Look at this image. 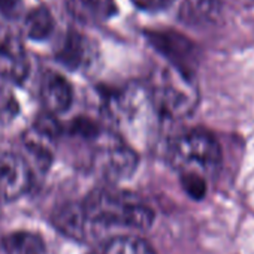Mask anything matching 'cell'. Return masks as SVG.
I'll list each match as a JSON object with an SVG mask.
<instances>
[{
	"instance_id": "obj_1",
	"label": "cell",
	"mask_w": 254,
	"mask_h": 254,
	"mask_svg": "<svg viewBox=\"0 0 254 254\" xmlns=\"http://www.w3.org/2000/svg\"><path fill=\"white\" fill-rule=\"evenodd\" d=\"M81 206L90 235L114 229L147 230L154 221V211L136 194L111 187L93 190Z\"/></svg>"
},
{
	"instance_id": "obj_2",
	"label": "cell",
	"mask_w": 254,
	"mask_h": 254,
	"mask_svg": "<svg viewBox=\"0 0 254 254\" xmlns=\"http://www.w3.org/2000/svg\"><path fill=\"white\" fill-rule=\"evenodd\" d=\"M169 157L181 175H199L205 180L217 174L223 159L218 141L211 133L199 129L174 139Z\"/></svg>"
},
{
	"instance_id": "obj_3",
	"label": "cell",
	"mask_w": 254,
	"mask_h": 254,
	"mask_svg": "<svg viewBox=\"0 0 254 254\" xmlns=\"http://www.w3.org/2000/svg\"><path fill=\"white\" fill-rule=\"evenodd\" d=\"M151 100L156 111L166 118H181L190 114L197 96L191 78L181 70L171 67L162 70L151 87Z\"/></svg>"
},
{
	"instance_id": "obj_4",
	"label": "cell",
	"mask_w": 254,
	"mask_h": 254,
	"mask_svg": "<svg viewBox=\"0 0 254 254\" xmlns=\"http://www.w3.org/2000/svg\"><path fill=\"white\" fill-rule=\"evenodd\" d=\"M97 151L94 154V166L108 180H123L130 177L138 165L133 150L126 147L120 139L100 135L97 139Z\"/></svg>"
},
{
	"instance_id": "obj_5",
	"label": "cell",
	"mask_w": 254,
	"mask_h": 254,
	"mask_svg": "<svg viewBox=\"0 0 254 254\" xmlns=\"http://www.w3.org/2000/svg\"><path fill=\"white\" fill-rule=\"evenodd\" d=\"M33 174L27 160L11 151H0V202H12L26 194Z\"/></svg>"
},
{
	"instance_id": "obj_6",
	"label": "cell",
	"mask_w": 254,
	"mask_h": 254,
	"mask_svg": "<svg viewBox=\"0 0 254 254\" xmlns=\"http://www.w3.org/2000/svg\"><path fill=\"white\" fill-rule=\"evenodd\" d=\"M150 44L163 54L172 67L186 75H191V64L194 62V47L181 35L175 32H151L148 33Z\"/></svg>"
},
{
	"instance_id": "obj_7",
	"label": "cell",
	"mask_w": 254,
	"mask_h": 254,
	"mask_svg": "<svg viewBox=\"0 0 254 254\" xmlns=\"http://www.w3.org/2000/svg\"><path fill=\"white\" fill-rule=\"evenodd\" d=\"M29 73V59L18 38L0 36V78L5 82H21Z\"/></svg>"
},
{
	"instance_id": "obj_8",
	"label": "cell",
	"mask_w": 254,
	"mask_h": 254,
	"mask_svg": "<svg viewBox=\"0 0 254 254\" xmlns=\"http://www.w3.org/2000/svg\"><path fill=\"white\" fill-rule=\"evenodd\" d=\"M39 96L42 105L51 115L66 112L73 100V90L70 82L57 72H45L41 78Z\"/></svg>"
},
{
	"instance_id": "obj_9",
	"label": "cell",
	"mask_w": 254,
	"mask_h": 254,
	"mask_svg": "<svg viewBox=\"0 0 254 254\" xmlns=\"http://www.w3.org/2000/svg\"><path fill=\"white\" fill-rule=\"evenodd\" d=\"M69 14L81 24L99 26L117 14L114 0H67Z\"/></svg>"
},
{
	"instance_id": "obj_10",
	"label": "cell",
	"mask_w": 254,
	"mask_h": 254,
	"mask_svg": "<svg viewBox=\"0 0 254 254\" xmlns=\"http://www.w3.org/2000/svg\"><path fill=\"white\" fill-rule=\"evenodd\" d=\"M93 57L91 44L78 32H69L59 50V60L69 69L85 67Z\"/></svg>"
},
{
	"instance_id": "obj_11",
	"label": "cell",
	"mask_w": 254,
	"mask_h": 254,
	"mask_svg": "<svg viewBox=\"0 0 254 254\" xmlns=\"http://www.w3.org/2000/svg\"><path fill=\"white\" fill-rule=\"evenodd\" d=\"M54 224L60 232L75 239H85L90 235L81 203L66 205L60 208L54 217Z\"/></svg>"
},
{
	"instance_id": "obj_12",
	"label": "cell",
	"mask_w": 254,
	"mask_h": 254,
	"mask_svg": "<svg viewBox=\"0 0 254 254\" xmlns=\"http://www.w3.org/2000/svg\"><path fill=\"white\" fill-rule=\"evenodd\" d=\"M5 254H45L44 239L32 232H12L2 238Z\"/></svg>"
},
{
	"instance_id": "obj_13",
	"label": "cell",
	"mask_w": 254,
	"mask_h": 254,
	"mask_svg": "<svg viewBox=\"0 0 254 254\" xmlns=\"http://www.w3.org/2000/svg\"><path fill=\"white\" fill-rule=\"evenodd\" d=\"M99 254H156L151 244L135 235L111 236L99 251Z\"/></svg>"
},
{
	"instance_id": "obj_14",
	"label": "cell",
	"mask_w": 254,
	"mask_h": 254,
	"mask_svg": "<svg viewBox=\"0 0 254 254\" xmlns=\"http://www.w3.org/2000/svg\"><path fill=\"white\" fill-rule=\"evenodd\" d=\"M54 18L51 12L44 8H35L24 18V35L32 41H45L54 32Z\"/></svg>"
},
{
	"instance_id": "obj_15",
	"label": "cell",
	"mask_w": 254,
	"mask_h": 254,
	"mask_svg": "<svg viewBox=\"0 0 254 254\" xmlns=\"http://www.w3.org/2000/svg\"><path fill=\"white\" fill-rule=\"evenodd\" d=\"M181 18L187 23H209L220 12L217 0H184Z\"/></svg>"
},
{
	"instance_id": "obj_16",
	"label": "cell",
	"mask_w": 254,
	"mask_h": 254,
	"mask_svg": "<svg viewBox=\"0 0 254 254\" xmlns=\"http://www.w3.org/2000/svg\"><path fill=\"white\" fill-rule=\"evenodd\" d=\"M181 184L187 191V194L196 200L202 199L206 194V180L199 175H190V174L181 175Z\"/></svg>"
},
{
	"instance_id": "obj_17",
	"label": "cell",
	"mask_w": 254,
	"mask_h": 254,
	"mask_svg": "<svg viewBox=\"0 0 254 254\" xmlns=\"http://www.w3.org/2000/svg\"><path fill=\"white\" fill-rule=\"evenodd\" d=\"M133 5L145 12H157L171 5L172 0H132Z\"/></svg>"
},
{
	"instance_id": "obj_18",
	"label": "cell",
	"mask_w": 254,
	"mask_h": 254,
	"mask_svg": "<svg viewBox=\"0 0 254 254\" xmlns=\"http://www.w3.org/2000/svg\"><path fill=\"white\" fill-rule=\"evenodd\" d=\"M21 9V0H0V14L14 18Z\"/></svg>"
},
{
	"instance_id": "obj_19",
	"label": "cell",
	"mask_w": 254,
	"mask_h": 254,
	"mask_svg": "<svg viewBox=\"0 0 254 254\" xmlns=\"http://www.w3.org/2000/svg\"><path fill=\"white\" fill-rule=\"evenodd\" d=\"M2 81H3V79H2V78H0V82H2Z\"/></svg>"
}]
</instances>
